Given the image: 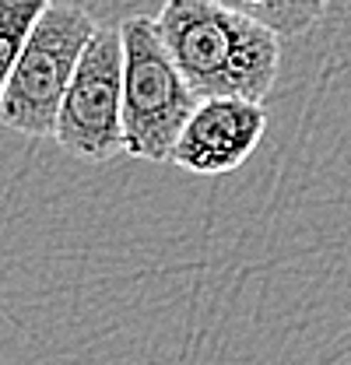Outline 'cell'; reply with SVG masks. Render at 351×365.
<instances>
[{"label":"cell","instance_id":"52a82bcc","mask_svg":"<svg viewBox=\"0 0 351 365\" xmlns=\"http://www.w3.org/2000/svg\"><path fill=\"white\" fill-rule=\"evenodd\" d=\"M250 18L263 21L278 36H306L316 29L330 7V0H221Z\"/></svg>","mask_w":351,"mask_h":365},{"label":"cell","instance_id":"7a4b0ae2","mask_svg":"<svg viewBox=\"0 0 351 365\" xmlns=\"http://www.w3.org/2000/svg\"><path fill=\"white\" fill-rule=\"evenodd\" d=\"M123 39V155L173 162V148L200 95L183 78L155 18H127Z\"/></svg>","mask_w":351,"mask_h":365},{"label":"cell","instance_id":"6da1fadb","mask_svg":"<svg viewBox=\"0 0 351 365\" xmlns=\"http://www.w3.org/2000/svg\"><path fill=\"white\" fill-rule=\"evenodd\" d=\"M158 32L200 98L263 102L281 67V36L221 0H166Z\"/></svg>","mask_w":351,"mask_h":365},{"label":"cell","instance_id":"8992f818","mask_svg":"<svg viewBox=\"0 0 351 365\" xmlns=\"http://www.w3.org/2000/svg\"><path fill=\"white\" fill-rule=\"evenodd\" d=\"M49 4L53 0H0V98Z\"/></svg>","mask_w":351,"mask_h":365},{"label":"cell","instance_id":"277c9868","mask_svg":"<svg viewBox=\"0 0 351 365\" xmlns=\"http://www.w3.org/2000/svg\"><path fill=\"white\" fill-rule=\"evenodd\" d=\"M81 162H109L123 151V39L98 25L63 95L56 137Z\"/></svg>","mask_w":351,"mask_h":365},{"label":"cell","instance_id":"5b68a950","mask_svg":"<svg viewBox=\"0 0 351 365\" xmlns=\"http://www.w3.org/2000/svg\"><path fill=\"white\" fill-rule=\"evenodd\" d=\"M267 109L253 98H200L173 148V165L193 176L235 173L263 140Z\"/></svg>","mask_w":351,"mask_h":365},{"label":"cell","instance_id":"3957f363","mask_svg":"<svg viewBox=\"0 0 351 365\" xmlns=\"http://www.w3.org/2000/svg\"><path fill=\"white\" fill-rule=\"evenodd\" d=\"M98 21L78 4H49L32 39L25 46L4 98H0V123L7 130L49 140L56 137V120L71 78L85 56Z\"/></svg>","mask_w":351,"mask_h":365}]
</instances>
